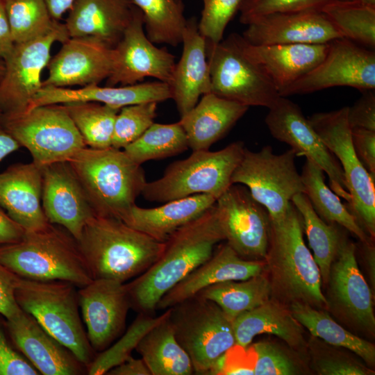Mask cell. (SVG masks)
Instances as JSON below:
<instances>
[{"label": "cell", "instance_id": "db71d44e", "mask_svg": "<svg viewBox=\"0 0 375 375\" xmlns=\"http://www.w3.org/2000/svg\"><path fill=\"white\" fill-rule=\"evenodd\" d=\"M318 374L322 375H367L373 372L355 362L343 358H329L317 364Z\"/></svg>", "mask_w": 375, "mask_h": 375}, {"label": "cell", "instance_id": "f546056e", "mask_svg": "<svg viewBox=\"0 0 375 375\" xmlns=\"http://www.w3.org/2000/svg\"><path fill=\"white\" fill-rule=\"evenodd\" d=\"M249 107L212 92L181 117V123L192 151L208 150L244 116Z\"/></svg>", "mask_w": 375, "mask_h": 375}, {"label": "cell", "instance_id": "ab89813d", "mask_svg": "<svg viewBox=\"0 0 375 375\" xmlns=\"http://www.w3.org/2000/svg\"><path fill=\"white\" fill-rule=\"evenodd\" d=\"M186 134L179 122L153 123L138 139L125 148L124 152L136 163L162 159L188 149Z\"/></svg>", "mask_w": 375, "mask_h": 375}, {"label": "cell", "instance_id": "cb8c5ba5", "mask_svg": "<svg viewBox=\"0 0 375 375\" xmlns=\"http://www.w3.org/2000/svg\"><path fill=\"white\" fill-rule=\"evenodd\" d=\"M356 250L355 244L345 238L331 266L330 294L333 305L347 319L374 333L372 294L359 269Z\"/></svg>", "mask_w": 375, "mask_h": 375}, {"label": "cell", "instance_id": "603a6c76", "mask_svg": "<svg viewBox=\"0 0 375 375\" xmlns=\"http://www.w3.org/2000/svg\"><path fill=\"white\" fill-rule=\"evenodd\" d=\"M242 53L255 64L280 94L316 67L325 57L328 43L256 45L232 33Z\"/></svg>", "mask_w": 375, "mask_h": 375}, {"label": "cell", "instance_id": "11a10c76", "mask_svg": "<svg viewBox=\"0 0 375 375\" xmlns=\"http://www.w3.org/2000/svg\"><path fill=\"white\" fill-rule=\"evenodd\" d=\"M15 45L4 2L0 0V58L6 60Z\"/></svg>", "mask_w": 375, "mask_h": 375}, {"label": "cell", "instance_id": "74e56055", "mask_svg": "<svg viewBox=\"0 0 375 375\" xmlns=\"http://www.w3.org/2000/svg\"><path fill=\"white\" fill-rule=\"evenodd\" d=\"M142 12L147 38L153 44L177 47L187 20L181 0H132Z\"/></svg>", "mask_w": 375, "mask_h": 375}, {"label": "cell", "instance_id": "680465c9", "mask_svg": "<svg viewBox=\"0 0 375 375\" xmlns=\"http://www.w3.org/2000/svg\"><path fill=\"white\" fill-rule=\"evenodd\" d=\"M52 18L56 21L62 19L69 11L76 0H44Z\"/></svg>", "mask_w": 375, "mask_h": 375}, {"label": "cell", "instance_id": "60d3db41", "mask_svg": "<svg viewBox=\"0 0 375 375\" xmlns=\"http://www.w3.org/2000/svg\"><path fill=\"white\" fill-rule=\"evenodd\" d=\"M62 105L87 147L94 149L112 147L115 121L120 109L92 101Z\"/></svg>", "mask_w": 375, "mask_h": 375}, {"label": "cell", "instance_id": "2e32d148", "mask_svg": "<svg viewBox=\"0 0 375 375\" xmlns=\"http://www.w3.org/2000/svg\"><path fill=\"white\" fill-rule=\"evenodd\" d=\"M268 109L265 122L271 135L290 146L297 156H305L319 166L328 175L333 192L348 203L350 194L340 164L299 106L285 97H279Z\"/></svg>", "mask_w": 375, "mask_h": 375}, {"label": "cell", "instance_id": "f907efd6", "mask_svg": "<svg viewBox=\"0 0 375 375\" xmlns=\"http://www.w3.org/2000/svg\"><path fill=\"white\" fill-rule=\"evenodd\" d=\"M256 355L251 346L234 344L224 353L222 374H254Z\"/></svg>", "mask_w": 375, "mask_h": 375}, {"label": "cell", "instance_id": "7a4b0ae2", "mask_svg": "<svg viewBox=\"0 0 375 375\" xmlns=\"http://www.w3.org/2000/svg\"><path fill=\"white\" fill-rule=\"evenodd\" d=\"M93 279L121 283L148 269L161 255L165 242H158L122 220L94 215L77 241Z\"/></svg>", "mask_w": 375, "mask_h": 375}, {"label": "cell", "instance_id": "9a60e30c", "mask_svg": "<svg viewBox=\"0 0 375 375\" xmlns=\"http://www.w3.org/2000/svg\"><path fill=\"white\" fill-rule=\"evenodd\" d=\"M347 86L363 92L375 88V53L344 38L328 42L325 57L286 88L280 97Z\"/></svg>", "mask_w": 375, "mask_h": 375}, {"label": "cell", "instance_id": "d6a6232c", "mask_svg": "<svg viewBox=\"0 0 375 375\" xmlns=\"http://www.w3.org/2000/svg\"><path fill=\"white\" fill-rule=\"evenodd\" d=\"M168 317L151 328L139 342L135 350L140 354L151 375L192 374L191 360L176 339Z\"/></svg>", "mask_w": 375, "mask_h": 375}, {"label": "cell", "instance_id": "6125c7cd", "mask_svg": "<svg viewBox=\"0 0 375 375\" xmlns=\"http://www.w3.org/2000/svg\"><path fill=\"white\" fill-rule=\"evenodd\" d=\"M364 5L375 7V0H354Z\"/></svg>", "mask_w": 375, "mask_h": 375}, {"label": "cell", "instance_id": "4316f807", "mask_svg": "<svg viewBox=\"0 0 375 375\" xmlns=\"http://www.w3.org/2000/svg\"><path fill=\"white\" fill-rule=\"evenodd\" d=\"M181 43V56L169 84L181 117L190 110L201 96L211 92L207 42L199 31L195 17L187 20Z\"/></svg>", "mask_w": 375, "mask_h": 375}, {"label": "cell", "instance_id": "8fae6325", "mask_svg": "<svg viewBox=\"0 0 375 375\" xmlns=\"http://www.w3.org/2000/svg\"><path fill=\"white\" fill-rule=\"evenodd\" d=\"M296 157L292 149L276 154L268 145L258 151L245 148L231 183L246 186L252 197L267 210L271 218L281 217L292 197L304 192Z\"/></svg>", "mask_w": 375, "mask_h": 375}, {"label": "cell", "instance_id": "5bb4252c", "mask_svg": "<svg viewBox=\"0 0 375 375\" xmlns=\"http://www.w3.org/2000/svg\"><path fill=\"white\" fill-rule=\"evenodd\" d=\"M69 38L65 24L58 22L49 33L23 43L15 44L5 60V72L0 80V104L3 115L26 111L42 87L44 69L51 59V49L56 42Z\"/></svg>", "mask_w": 375, "mask_h": 375}, {"label": "cell", "instance_id": "d4e9b609", "mask_svg": "<svg viewBox=\"0 0 375 375\" xmlns=\"http://www.w3.org/2000/svg\"><path fill=\"white\" fill-rule=\"evenodd\" d=\"M265 260L241 258L226 242L215 247L212 256L167 292L156 310H166L198 294L204 288L224 281H242L262 273Z\"/></svg>", "mask_w": 375, "mask_h": 375}, {"label": "cell", "instance_id": "6da1fadb", "mask_svg": "<svg viewBox=\"0 0 375 375\" xmlns=\"http://www.w3.org/2000/svg\"><path fill=\"white\" fill-rule=\"evenodd\" d=\"M222 240L224 238L214 204L174 231L165 242L157 260L126 283L131 308L138 313L153 315L160 299L206 261Z\"/></svg>", "mask_w": 375, "mask_h": 375}, {"label": "cell", "instance_id": "f35d334b", "mask_svg": "<svg viewBox=\"0 0 375 375\" xmlns=\"http://www.w3.org/2000/svg\"><path fill=\"white\" fill-rule=\"evenodd\" d=\"M342 38L375 47V7L354 0H333L321 10Z\"/></svg>", "mask_w": 375, "mask_h": 375}, {"label": "cell", "instance_id": "d590c367", "mask_svg": "<svg viewBox=\"0 0 375 375\" xmlns=\"http://www.w3.org/2000/svg\"><path fill=\"white\" fill-rule=\"evenodd\" d=\"M290 312L313 336L319 338L331 345L351 351L368 365L374 364V345L346 330L324 310L308 304L294 302L291 305Z\"/></svg>", "mask_w": 375, "mask_h": 375}, {"label": "cell", "instance_id": "52a82bcc", "mask_svg": "<svg viewBox=\"0 0 375 375\" xmlns=\"http://www.w3.org/2000/svg\"><path fill=\"white\" fill-rule=\"evenodd\" d=\"M245 148L237 141L216 151H192L188 158L170 164L160 178L147 182L141 194L147 201L160 203L198 194L217 199L232 185V175Z\"/></svg>", "mask_w": 375, "mask_h": 375}, {"label": "cell", "instance_id": "7402d4cb", "mask_svg": "<svg viewBox=\"0 0 375 375\" xmlns=\"http://www.w3.org/2000/svg\"><path fill=\"white\" fill-rule=\"evenodd\" d=\"M242 33L256 44H326L342 36L321 10L271 13L251 19Z\"/></svg>", "mask_w": 375, "mask_h": 375}, {"label": "cell", "instance_id": "8992f818", "mask_svg": "<svg viewBox=\"0 0 375 375\" xmlns=\"http://www.w3.org/2000/svg\"><path fill=\"white\" fill-rule=\"evenodd\" d=\"M63 281H33L19 277L15 300L53 337L87 367L97 355L79 312L78 290Z\"/></svg>", "mask_w": 375, "mask_h": 375}, {"label": "cell", "instance_id": "6f0895ef", "mask_svg": "<svg viewBox=\"0 0 375 375\" xmlns=\"http://www.w3.org/2000/svg\"><path fill=\"white\" fill-rule=\"evenodd\" d=\"M109 375H151V372L142 358L129 356L124 362L110 369Z\"/></svg>", "mask_w": 375, "mask_h": 375}, {"label": "cell", "instance_id": "44dd1931", "mask_svg": "<svg viewBox=\"0 0 375 375\" xmlns=\"http://www.w3.org/2000/svg\"><path fill=\"white\" fill-rule=\"evenodd\" d=\"M42 206L49 223L65 228L77 241L83 227L96 215L68 162L40 168Z\"/></svg>", "mask_w": 375, "mask_h": 375}, {"label": "cell", "instance_id": "8d00e7d4", "mask_svg": "<svg viewBox=\"0 0 375 375\" xmlns=\"http://www.w3.org/2000/svg\"><path fill=\"white\" fill-rule=\"evenodd\" d=\"M271 292V284L261 273L246 280L218 283L197 294L214 301L233 320L239 315L268 301Z\"/></svg>", "mask_w": 375, "mask_h": 375}, {"label": "cell", "instance_id": "7c38bea8", "mask_svg": "<svg viewBox=\"0 0 375 375\" xmlns=\"http://www.w3.org/2000/svg\"><path fill=\"white\" fill-rule=\"evenodd\" d=\"M211 92L246 106L271 108L279 94L258 67L237 45L233 34L216 44L207 43Z\"/></svg>", "mask_w": 375, "mask_h": 375}, {"label": "cell", "instance_id": "c3c4849f", "mask_svg": "<svg viewBox=\"0 0 375 375\" xmlns=\"http://www.w3.org/2000/svg\"><path fill=\"white\" fill-rule=\"evenodd\" d=\"M40 373L11 341L4 322L0 323V375H38Z\"/></svg>", "mask_w": 375, "mask_h": 375}, {"label": "cell", "instance_id": "03108f58", "mask_svg": "<svg viewBox=\"0 0 375 375\" xmlns=\"http://www.w3.org/2000/svg\"><path fill=\"white\" fill-rule=\"evenodd\" d=\"M182 1V0H181Z\"/></svg>", "mask_w": 375, "mask_h": 375}, {"label": "cell", "instance_id": "e0dca14e", "mask_svg": "<svg viewBox=\"0 0 375 375\" xmlns=\"http://www.w3.org/2000/svg\"><path fill=\"white\" fill-rule=\"evenodd\" d=\"M175 57L167 48H158L147 38L141 10L136 7L123 36L112 47V70L106 85H129L146 78L170 83Z\"/></svg>", "mask_w": 375, "mask_h": 375}, {"label": "cell", "instance_id": "681fc988", "mask_svg": "<svg viewBox=\"0 0 375 375\" xmlns=\"http://www.w3.org/2000/svg\"><path fill=\"white\" fill-rule=\"evenodd\" d=\"M347 119L351 128H362L375 131L374 90L363 92L354 104L348 107Z\"/></svg>", "mask_w": 375, "mask_h": 375}, {"label": "cell", "instance_id": "83f0119b", "mask_svg": "<svg viewBox=\"0 0 375 375\" xmlns=\"http://www.w3.org/2000/svg\"><path fill=\"white\" fill-rule=\"evenodd\" d=\"M42 189L41 169L33 162L12 165L0 174V207L26 232L50 224L42 206Z\"/></svg>", "mask_w": 375, "mask_h": 375}, {"label": "cell", "instance_id": "4dcf8cb0", "mask_svg": "<svg viewBox=\"0 0 375 375\" xmlns=\"http://www.w3.org/2000/svg\"><path fill=\"white\" fill-rule=\"evenodd\" d=\"M216 199L207 194H198L171 200L155 208L134 205L123 222L153 239L165 242L178 228L199 217Z\"/></svg>", "mask_w": 375, "mask_h": 375}, {"label": "cell", "instance_id": "9f6ffc18", "mask_svg": "<svg viewBox=\"0 0 375 375\" xmlns=\"http://www.w3.org/2000/svg\"><path fill=\"white\" fill-rule=\"evenodd\" d=\"M24 233V229L0 207V245L17 242Z\"/></svg>", "mask_w": 375, "mask_h": 375}, {"label": "cell", "instance_id": "f5cc1de1", "mask_svg": "<svg viewBox=\"0 0 375 375\" xmlns=\"http://www.w3.org/2000/svg\"><path fill=\"white\" fill-rule=\"evenodd\" d=\"M19 276L0 262V315L10 319L21 310L15 297V289Z\"/></svg>", "mask_w": 375, "mask_h": 375}, {"label": "cell", "instance_id": "b9f144b4", "mask_svg": "<svg viewBox=\"0 0 375 375\" xmlns=\"http://www.w3.org/2000/svg\"><path fill=\"white\" fill-rule=\"evenodd\" d=\"M15 44L28 42L51 32L58 24L44 0H3Z\"/></svg>", "mask_w": 375, "mask_h": 375}, {"label": "cell", "instance_id": "7bdbcfd3", "mask_svg": "<svg viewBox=\"0 0 375 375\" xmlns=\"http://www.w3.org/2000/svg\"><path fill=\"white\" fill-rule=\"evenodd\" d=\"M169 308L160 316L153 317L147 314L138 315L113 344L104 351L97 353L92 362L87 367V374L90 375L106 374L112 368L124 362L144 337L154 326L169 316Z\"/></svg>", "mask_w": 375, "mask_h": 375}, {"label": "cell", "instance_id": "ba28073f", "mask_svg": "<svg viewBox=\"0 0 375 375\" xmlns=\"http://www.w3.org/2000/svg\"><path fill=\"white\" fill-rule=\"evenodd\" d=\"M176 339L196 374H208L215 361L235 344L233 320L214 301L199 294L169 308Z\"/></svg>", "mask_w": 375, "mask_h": 375}, {"label": "cell", "instance_id": "be15d7a7", "mask_svg": "<svg viewBox=\"0 0 375 375\" xmlns=\"http://www.w3.org/2000/svg\"><path fill=\"white\" fill-rule=\"evenodd\" d=\"M5 72V61L0 58V80L3 76Z\"/></svg>", "mask_w": 375, "mask_h": 375}, {"label": "cell", "instance_id": "e575fe53", "mask_svg": "<svg viewBox=\"0 0 375 375\" xmlns=\"http://www.w3.org/2000/svg\"><path fill=\"white\" fill-rule=\"evenodd\" d=\"M291 202L299 212L313 258L322 281L327 283L331 266L345 238L338 224L324 222L315 212L304 193L295 194Z\"/></svg>", "mask_w": 375, "mask_h": 375}, {"label": "cell", "instance_id": "3957f363", "mask_svg": "<svg viewBox=\"0 0 375 375\" xmlns=\"http://www.w3.org/2000/svg\"><path fill=\"white\" fill-rule=\"evenodd\" d=\"M0 262L17 276L63 281L83 288L93 278L77 240L63 227L49 224L26 232L15 242L0 245Z\"/></svg>", "mask_w": 375, "mask_h": 375}, {"label": "cell", "instance_id": "94428289", "mask_svg": "<svg viewBox=\"0 0 375 375\" xmlns=\"http://www.w3.org/2000/svg\"><path fill=\"white\" fill-rule=\"evenodd\" d=\"M372 284L375 285V251L372 243L362 242Z\"/></svg>", "mask_w": 375, "mask_h": 375}, {"label": "cell", "instance_id": "1f68e13d", "mask_svg": "<svg viewBox=\"0 0 375 375\" xmlns=\"http://www.w3.org/2000/svg\"><path fill=\"white\" fill-rule=\"evenodd\" d=\"M233 328L235 344L242 347L263 333L274 335L292 347H299L303 341L301 325L290 312L269 300L237 316Z\"/></svg>", "mask_w": 375, "mask_h": 375}, {"label": "cell", "instance_id": "f1b7e54d", "mask_svg": "<svg viewBox=\"0 0 375 375\" xmlns=\"http://www.w3.org/2000/svg\"><path fill=\"white\" fill-rule=\"evenodd\" d=\"M132 0H76L65 25L69 37L92 36L114 47L131 22Z\"/></svg>", "mask_w": 375, "mask_h": 375}, {"label": "cell", "instance_id": "30bf717a", "mask_svg": "<svg viewBox=\"0 0 375 375\" xmlns=\"http://www.w3.org/2000/svg\"><path fill=\"white\" fill-rule=\"evenodd\" d=\"M347 110L348 107H343L317 112L308 119L327 148L339 159L350 194L347 208L372 240L375 236V177L356 154Z\"/></svg>", "mask_w": 375, "mask_h": 375}, {"label": "cell", "instance_id": "484cf974", "mask_svg": "<svg viewBox=\"0 0 375 375\" xmlns=\"http://www.w3.org/2000/svg\"><path fill=\"white\" fill-rule=\"evenodd\" d=\"M169 99H172L169 85L159 81L118 87L90 85L77 89L42 86L27 110L49 104L87 101L121 109L126 106L151 101L160 103Z\"/></svg>", "mask_w": 375, "mask_h": 375}, {"label": "cell", "instance_id": "f6af8a7d", "mask_svg": "<svg viewBox=\"0 0 375 375\" xmlns=\"http://www.w3.org/2000/svg\"><path fill=\"white\" fill-rule=\"evenodd\" d=\"M244 0H202L198 28L206 42L216 44L223 40L226 26L240 11Z\"/></svg>", "mask_w": 375, "mask_h": 375}, {"label": "cell", "instance_id": "277c9868", "mask_svg": "<svg viewBox=\"0 0 375 375\" xmlns=\"http://www.w3.org/2000/svg\"><path fill=\"white\" fill-rule=\"evenodd\" d=\"M68 162L96 215L123 220L147 183L141 165L112 147H85Z\"/></svg>", "mask_w": 375, "mask_h": 375}, {"label": "cell", "instance_id": "9c48e42d", "mask_svg": "<svg viewBox=\"0 0 375 375\" xmlns=\"http://www.w3.org/2000/svg\"><path fill=\"white\" fill-rule=\"evenodd\" d=\"M0 125L22 147L33 162L41 168L68 162L87 147L62 104L37 106L14 115H2Z\"/></svg>", "mask_w": 375, "mask_h": 375}, {"label": "cell", "instance_id": "836d02e7", "mask_svg": "<svg viewBox=\"0 0 375 375\" xmlns=\"http://www.w3.org/2000/svg\"><path fill=\"white\" fill-rule=\"evenodd\" d=\"M304 194L317 215L327 223H335L355 235L362 242L372 239L358 224L340 197L325 183L324 172L306 159L301 174Z\"/></svg>", "mask_w": 375, "mask_h": 375}, {"label": "cell", "instance_id": "7dc6e473", "mask_svg": "<svg viewBox=\"0 0 375 375\" xmlns=\"http://www.w3.org/2000/svg\"><path fill=\"white\" fill-rule=\"evenodd\" d=\"M256 360L255 375H292L297 368L292 361L277 347L267 342H258L251 345Z\"/></svg>", "mask_w": 375, "mask_h": 375}, {"label": "cell", "instance_id": "e7e4bbea", "mask_svg": "<svg viewBox=\"0 0 375 375\" xmlns=\"http://www.w3.org/2000/svg\"><path fill=\"white\" fill-rule=\"evenodd\" d=\"M2 115H3V110H2V108H1V104H0V120H1V118L2 117Z\"/></svg>", "mask_w": 375, "mask_h": 375}, {"label": "cell", "instance_id": "4fadbf2b", "mask_svg": "<svg viewBox=\"0 0 375 375\" xmlns=\"http://www.w3.org/2000/svg\"><path fill=\"white\" fill-rule=\"evenodd\" d=\"M217 218L226 243L241 258L265 260L271 217L242 184H232L215 201Z\"/></svg>", "mask_w": 375, "mask_h": 375}, {"label": "cell", "instance_id": "91938a15", "mask_svg": "<svg viewBox=\"0 0 375 375\" xmlns=\"http://www.w3.org/2000/svg\"><path fill=\"white\" fill-rule=\"evenodd\" d=\"M20 147L18 142L0 125V162Z\"/></svg>", "mask_w": 375, "mask_h": 375}, {"label": "cell", "instance_id": "5b68a950", "mask_svg": "<svg viewBox=\"0 0 375 375\" xmlns=\"http://www.w3.org/2000/svg\"><path fill=\"white\" fill-rule=\"evenodd\" d=\"M302 217L290 202L281 217L271 218L269 245L265 259L272 283L292 303L328 307L322 292V278L313 256L303 238Z\"/></svg>", "mask_w": 375, "mask_h": 375}, {"label": "cell", "instance_id": "d6986e66", "mask_svg": "<svg viewBox=\"0 0 375 375\" xmlns=\"http://www.w3.org/2000/svg\"><path fill=\"white\" fill-rule=\"evenodd\" d=\"M112 48L92 36L69 37L51 58L42 86L99 85L112 70Z\"/></svg>", "mask_w": 375, "mask_h": 375}, {"label": "cell", "instance_id": "ac0fdd59", "mask_svg": "<svg viewBox=\"0 0 375 375\" xmlns=\"http://www.w3.org/2000/svg\"><path fill=\"white\" fill-rule=\"evenodd\" d=\"M78 301L90 344L97 353L101 352L125 331L131 308L126 283L93 279L78 289Z\"/></svg>", "mask_w": 375, "mask_h": 375}, {"label": "cell", "instance_id": "816d5d0a", "mask_svg": "<svg viewBox=\"0 0 375 375\" xmlns=\"http://www.w3.org/2000/svg\"><path fill=\"white\" fill-rule=\"evenodd\" d=\"M351 140L358 159L367 172L375 177V131L351 128Z\"/></svg>", "mask_w": 375, "mask_h": 375}, {"label": "cell", "instance_id": "ffe728a7", "mask_svg": "<svg viewBox=\"0 0 375 375\" xmlns=\"http://www.w3.org/2000/svg\"><path fill=\"white\" fill-rule=\"evenodd\" d=\"M4 324L15 347L40 374H87V366L28 312L21 309Z\"/></svg>", "mask_w": 375, "mask_h": 375}, {"label": "cell", "instance_id": "bcb514c9", "mask_svg": "<svg viewBox=\"0 0 375 375\" xmlns=\"http://www.w3.org/2000/svg\"><path fill=\"white\" fill-rule=\"evenodd\" d=\"M333 0H244L240 22L247 25L251 19L271 13L321 10Z\"/></svg>", "mask_w": 375, "mask_h": 375}, {"label": "cell", "instance_id": "ee69618b", "mask_svg": "<svg viewBox=\"0 0 375 375\" xmlns=\"http://www.w3.org/2000/svg\"><path fill=\"white\" fill-rule=\"evenodd\" d=\"M158 103L144 102L122 108L115 118L112 147L124 149L138 139L154 123Z\"/></svg>", "mask_w": 375, "mask_h": 375}]
</instances>
